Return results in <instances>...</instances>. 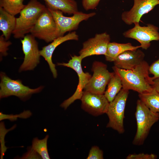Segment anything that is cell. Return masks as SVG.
<instances>
[{
  "label": "cell",
  "instance_id": "cell-27",
  "mask_svg": "<svg viewBox=\"0 0 159 159\" xmlns=\"http://www.w3.org/2000/svg\"><path fill=\"white\" fill-rule=\"evenodd\" d=\"M103 151L96 146H93L90 149L87 159H103Z\"/></svg>",
  "mask_w": 159,
  "mask_h": 159
},
{
  "label": "cell",
  "instance_id": "cell-10",
  "mask_svg": "<svg viewBox=\"0 0 159 159\" xmlns=\"http://www.w3.org/2000/svg\"><path fill=\"white\" fill-rule=\"evenodd\" d=\"M23 38L21 41L24 57L19 70V72L33 70L39 63L41 56L38 43L34 37L28 34Z\"/></svg>",
  "mask_w": 159,
  "mask_h": 159
},
{
  "label": "cell",
  "instance_id": "cell-28",
  "mask_svg": "<svg viewBox=\"0 0 159 159\" xmlns=\"http://www.w3.org/2000/svg\"><path fill=\"white\" fill-rule=\"evenodd\" d=\"M156 155L153 154H148L140 153L138 154H129L126 157L127 159H155Z\"/></svg>",
  "mask_w": 159,
  "mask_h": 159
},
{
  "label": "cell",
  "instance_id": "cell-15",
  "mask_svg": "<svg viewBox=\"0 0 159 159\" xmlns=\"http://www.w3.org/2000/svg\"><path fill=\"white\" fill-rule=\"evenodd\" d=\"M78 39L79 36L75 32H69L65 36L56 38L40 50L41 56L44 58L47 62L54 78H56L57 75L55 65L52 60V55L55 49L58 46L64 42L70 40H78Z\"/></svg>",
  "mask_w": 159,
  "mask_h": 159
},
{
  "label": "cell",
  "instance_id": "cell-17",
  "mask_svg": "<svg viewBox=\"0 0 159 159\" xmlns=\"http://www.w3.org/2000/svg\"><path fill=\"white\" fill-rule=\"evenodd\" d=\"M46 7L50 9L59 10L63 13L73 14L79 11L75 0H43Z\"/></svg>",
  "mask_w": 159,
  "mask_h": 159
},
{
  "label": "cell",
  "instance_id": "cell-32",
  "mask_svg": "<svg viewBox=\"0 0 159 159\" xmlns=\"http://www.w3.org/2000/svg\"><path fill=\"white\" fill-rule=\"evenodd\" d=\"M153 82V87L159 93V78L155 79Z\"/></svg>",
  "mask_w": 159,
  "mask_h": 159
},
{
  "label": "cell",
  "instance_id": "cell-29",
  "mask_svg": "<svg viewBox=\"0 0 159 159\" xmlns=\"http://www.w3.org/2000/svg\"><path fill=\"white\" fill-rule=\"evenodd\" d=\"M149 71L153 75L151 77L153 80L159 78V58L149 66Z\"/></svg>",
  "mask_w": 159,
  "mask_h": 159
},
{
  "label": "cell",
  "instance_id": "cell-14",
  "mask_svg": "<svg viewBox=\"0 0 159 159\" xmlns=\"http://www.w3.org/2000/svg\"><path fill=\"white\" fill-rule=\"evenodd\" d=\"M110 40V35L106 32L96 34L94 37L83 43L82 48L79 52V56L83 59L94 55H105Z\"/></svg>",
  "mask_w": 159,
  "mask_h": 159
},
{
  "label": "cell",
  "instance_id": "cell-7",
  "mask_svg": "<svg viewBox=\"0 0 159 159\" xmlns=\"http://www.w3.org/2000/svg\"><path fill=\"white\" fill-rule=\"evenodd\" d=\"M82 59L79 55H74L71 56V58L67 63H58V65L69 67L77 73L79 78V82L76 90L74 93L69 98L65 100L60 105V106L64 110L75 100L81 99L85 87L91 77L88 72H84L82 69L81 62Z\"/></svg>",
  "mask_w": 159,
  "mask_h": 159
},
{
  "label": "cell",
  "instance_id": "cell-31",
  "mask_svg": "<svg viewBox=\"0 0 159 159\" xmlns=\"http://www.w3.org/2000/svg\"><path fill=\"white\" fill-rule=\"evenodd\" d=\"M41 156L32 148H28V151L21 157L20 159H41Z\"/></svg>",
  "mask_w": 159,
  "mask_h": 159
},
{
  "label": "cell",
  "instance_id": "cell-1",
  "mask_svg": "<svg viewBox=\"0 0 159 159\" xmlns=\"http://www.w3.org/2000/svg\"><path fill=\"white\" fill-rule=\"evenodd\" d=\"M149 66L145 60L134 69L126 70L117 68H112L120 78L122 88L132 90L139 94L152 91L153 82L149 75Z\"/></svg>",
  "mask_w": 159,
  "mask_h": 159
},
{
  "label": "cell",
  "instance_id": "cell-26",
  "mask_svg": "<svg viewBox=\"0 0 159 159\" xmlns=\"http://www.w3.org/2000/svg\"><path fill=\"white\" fill-rule=\"evenodd\" d=\"M12 43L10 41L7 40L2 34L0 36V59L3 57L6 56L8 54L7 51L8 47Z\"/></svg>",
  "mask_w": 159,
  "mask_h": 159
},
{
  "label": "cell",
  "instance_id": "cell-23",
  "mask_svg": "<svg viewBox=\"0 0 159 159\" xmlns=\"http://www.w3.org/2000/svg\"><path fill=\"white\" fill-rule=\"evenodd\" d=\"M49 137V135H47L42 139L35 138L32 142V148L43 159H50L47 148V141Z\"/></svg>",
  "mask_w": 159,
  "mask_h": 159
},
{
  "label": "cell",
  "instance_id": "cell-30",
  "mask_svg": "<svg viewBox=\"0 0 159 159\" xmlns=\"http://www.w3.org/2000/svg\"><path fill=\"white\" fill-rule=\"evenodd\" d=\"M100 0H82L84 9L86 11L95 9Z\"/></svg>",
  "mask_w": 159,
  "mask_h": 159
},
{
  "label": "cell",
  "instance_id": "cell-22",
  "mask_svg": "<svg viewBox=\"0 0 159 159\" xmlns=\"http://www.w3.org/2000/svg\"><path fill=\"white\" fill-rule=\"evenodd\" d=\"M24 0H0V7L11 14L15 16L20 13L26 5Z\"/></svg>",
  "mask_w": 159,
  "mask_h": 159
},
{
  "label": "cell",
  "instance_id": "cell-5",
  "mask_svg": "<svg viewBox=\"0 0 159 159\" xmlns=\"http://www.w3.org/2000/svg\"><path fill=\"white\" fill-rule=\"evenodd\" d=\"M0 76L1 99L13 95L25 101L32 94L40 92L44 88L40 86L35 89L30 88L24 85L20 80H12L4 72H1Z\"/></svg>",
  "mask_w": 159,
  "mask_h": 159
},
{
  "label": "cell",
  "instance_id": "cell-13",
  "mask_svg": "<svg viewBox=\"0 0 159 159\" xmlns=\"http://www.w3.org/2000/svg\"><path fill=\"white\" fill-rule=\"evenodd\" d=\"M132 7L121 14L123 21L128 25L139 24L142 17L159 4V0H133Z\"/></svg>",
  "mask_w": 159,
  "mask_h": 159
},
{
  "label": "cell",
  "instance_id": "cell-8",
  "mask_svg": "<svg viewBox=\"0 0 159 159\" xmlns=\"http://www.w3.org/2000/svg\"><path fill=\"white\" fill-rule=\"evenodd\" d=\"M92 70L93 72V75L85 87V91L97 94H104L112 72L108 71L106 64L97 61L93 63Z\"/></svg>",
  "mask_w": 159,
  "mask_h": 159
},
{
  "label": "cell",
  "instance_id": "cell-3",
  "mask_svg": "<svg viewBox=\"0 0 159 159\" xmlns=\"http://www.w3.org/2000/svg\"><path fill=\"white\" fill-rule=\"evenodd\" d=\"M137 128L132 141L135 145H143L153 125L159 120V113L151 111L140 100L137 102L135 113Z\"/></svg>",
  "mask_w": 159,
  "mask_h": 159
},
{
  "label": "cell",
  "instance_id": "cell-18",
  "mask_svg": "<svg viewBox=\"0 0 159 159\" xmlns=\"http://www.w3.org/2000/svg\"><path fill=\"white\" fill-rule=\"evenodd\" d=\"M140 48H141L140 45L134 46L130 43H119L110 42L105 55V59L107 61L114 62L118 55L124 52Z\"/></svg>",
  "mask_w": 159,
  "mask_h": 159
},
{
  "label": "cell",
  "instance_id": "cell-24",
  "mask_svg": "<svg viewBox=\"0 0 159 159\" xmlns=\"http://www.w3.org/2000/svg\"><path fill=\"white\" fill-rule=\"evenodd\" d=\"M16 125H14L11 128L6 129L5 128L3 122L0 123V134L3 135H0V142L1 145V158L3 159L4 153L6 151L7 148L5 145L4 138L6 133L9 131L13 130L16 127Z\"/></svg>",
  "mask_w": 159,
  "mask_h": 159
},
{
  "label": "cell",
  "instance_id": "cell-4",
  "mask_svg": "<svg viewBox=\"0 0 159 159\" xmlns=\"http://www.w3.org/2000/svg\"><path fill=\"white\" fill-rule=\"evenodd\" d=\"M129 93V90L122 88L113 100L109 102L106 113L109 118L106 127L112 128L120 134L125 132L123 120Z\"/></svg>",
  "mask_w": 159,
  "mask_h": 159
},
{
  "label": "cell",
  "instance_id": "cell-19",
  "mask_svg": "<svg viewBox=\"0 0 159 159\" xmlns=\"http://www.w3.org/2000/svg\"><path fill=\"white\" fill-rule=\"evenodd\" d=\"M16 18L0 7V30L7 40L10 38L15 28Z\"/></svg>",
  "mask_w": 159,
  "mask_h": 159
},
{
  "label": "cell",
  "instance_id": "cell-11",
  "mask_svg": "<svg viewBox=\"0 0 159 159\" xmlns=\"http://www.w3.org/2000/svg\"><path fill=\"white\" fill-rule=\"evenodd\" d=\"M134 24L133 28L123 32L125 37L136 40L140 43L141 48L144 49H147L150 46L151 41H159L158 27L151 24L145 26H140L139 23Z\"/></svg>",
  "mask_w": 159,
  "mask_h": 159
},
{
  "label": "cell",
  "instance_id": "cell-2",
  "mask_svg": "<svg viewBox=\"0 0 159 159\" xmlns=\"http://www.w3.org/2000/svg\"><path fill=\"white\" fill-rule=\"evenodd\" d=\"M46 8L37 0H30L20 13L19 16L16 18V25L12 32L14 37L22 38L30 33Z\"/></svg>",
  "mask_w": 159,
  "mask_h": 159
},
{
  "label": "cell",
  "instance_id": "cell-6",
  "mask_svg": "<svg viewBox=\"0 0 159 159\" xmlns=\"http://www.w3.org/2000/svg\"><path fill=\"white\" fill-rule=\"evenodd\" d=\"M30 33L35 38L47 43L60 37L59 29L47 7L39 17Z\"/></svg>",
  "mask_w": 159,
  "mask_h": 159
},
{
  "label": "cell",
  "instance_id": "cell-9",
  "mask_svg": "<svg viewBox=\"0 0 159 159\" xmlns=\"http://www.w3.org/2000/svg\"><path fill=\"white\" fill-rule=\"evenodd\" d=\"M48 8L59 29L60 37L64 36L67 32L77 29L81 22L87 20L96 14L95 12L85 13L79 11L73 14L72 16L67 17L64 16L61 11Z\"/></svg>",
  "mask_w": 159,
  "mask_h": 159
},
{
  "label": "cell",
  "instance_id": "cell-21",
  "mask_svg": "<svg viewBox=\"0 0 159 159\" xmlns=\"http://www.w3.org/2000/svg\"><path fill=\"white\" fill-rule=\"evenodd\" d=\"M140 99L151 111L159 113V93L155 89L149 92L139 94Z\"/></svg>",
  "mask_w": 159,
  "mask_h": 159
},
{
  "label": "cell",
  "instance_id": "cell-16",
  "mask_svg": "<svg viewBox=\"0 0 159 159\" xmlns=\"http://www.w3.org/2000/svg\"><path fill=\"white\" fill-rule=\"evenodd\" d=\"M145 56L144 53L138 49L127 50L117 57L114 61V66L121 69H132L145 60Z\"/></svg>",
  "mask_w": 159,
  "mask_h": 159
},
{
  "label": "cell",
  "instance_id": "cell-25",
  "mask_svg": "<svg viewBox=\"0 0 159 159\" xmlns=\"http://www.w3.org/2000/svg\"><path fill=\"white\" fill-rule=\"evenodd\" d=\"M32 113L29 110L24 111L23 112L19 114L16 115H6L0 112V120L8 119L11 121L16 120L18 117L22 118H26L31 116Z\"/></svg>",
  "mask_w": 159,
  "mask_h": 159
},
{
  "label": "cell",
  "instance_id": "cell-20",
  "mask_svg": "<svg viewBox=\"0 0 159 159\" xmlns=\"http://www.w3.org/2000/svg\"><path fill=\"white\" fill-rule=\"evenodd\" d=\"M107 89L104 95L109 102L113 100L122 88V81L116 72H112L107 84Z\"/></svg>",
  "mask_w": 159,
  "mask_h": 159
},
{
  "label": "cell",
  "instance_id": "cell-12",
  "mask_svg": "<svg viewBox=\"0 0 159 159\" xmlns=\"http://www.w3.org/2000/svg\"><path fill=\"white\" fill-rule=\"evenodd\" d=\"M80 100L82 108L93 116H97L107 112L109 102L104 94L84 91Z\"/></svg>",
  "mask_w": 159,
  "mask_h": 159
}]
</instances>
